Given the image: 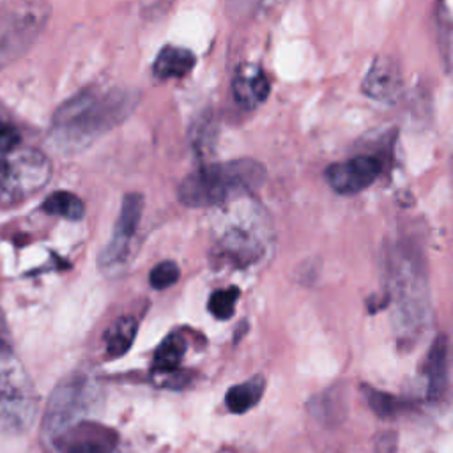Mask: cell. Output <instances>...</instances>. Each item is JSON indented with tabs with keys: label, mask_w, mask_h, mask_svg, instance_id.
Instances as JSON below:
<instances>
[{
	"label": "cell",
	"mask_w": 453,
	"mask_h": 453,
	"mask_svg": "<svg viewBox=\"0 0 453 453\" xmlns=\"http://www.w3.org/2000/svg\"><path fill=\"white\" fill-rule=\"evenodd\" d=\"M265 175V166L250 157L212 163L184 177L177 195L188 207L223 205L258 189Z\"/></svg>",
	"instance_id": "6da1fadb"
},
{
	"label": "cell",
	"mask_w": 453,
	"mask_h": 453,
	"mask_svg": "<svg viewBox=\"0 0 453 453\" xmlns=\"http://www.w3.org/2000/svg\"><path fill=\"white\" fill-rule=\"evenodd\" d=\"M134 103L127 92H90L83 90L64 103L53 117L55 138L65 147L87 145L113 124L120 122Z\"/></svg>",
	"instance_id": "7a4b0ae2"
},
{
	"label": "cell",
	"mask_w": 453,
	"mask_h": 453,
	"mask_svg": "<svg viewBox=\"0 0 453 453\" xmlns=\"http://www.w3.org/2000/svg\"><path fill=\"white\" fill-rule=\"evenodd\" d=\"M51 175V165L37 149H18L0 156V205H16L41 191Z\"/></svg>",
	"instance_id": "3957f363"
},
{
	"label": "cell",
	"mask_w": 453,
	"mask_h": 453,
	"mask_svg": "<svg viewBox=\"0 0 453 453\" xmlns=\"http://www.w3.org/2000/svg\"><path fill=\"white\" fill-rule=\"evenodd\" d=\"M97 400V388L87 377L64 380L51 395L46 416H44V435L50 441L60 439L73 425L83 419Z\"/></svg>",
	"instance_id": "277c9868"
},
{
	"label": "cell",
	"mask_w": 453,
	"mask_h": 453,
	"mask_svg": "<svg viewBox=\"0 0 453 453\" xmlns=\"http://www.w3.org/2000/svg\"><path fill=\"white\" fill-rule=\"evenodd\" d=\"M41 7H14L0 14V65L21 53L42 25Z\"/></svg>",
	"instance_id": "5b68a950"
},
{
	"label": "cell",
	"mask_w": 453,
	"mask_h": 453,
	"mask_svg": "<svg viewBox=\"0 0 453 453\" xmlns=\"http://www.w3.org/2000/svg\"><path fill=\"white\" fill-rule=\"evenodd\" d=\"M143 212V198L138 193H129L124 196L119 219L113 228L111 241L104 248L99 257V264L103 271L115 273L122 264H126L129 255V242L140 225Z\"/></svg>",
	"instance_id": "8992f818"
},
{
	"label": "cell",
	"mask_w": 453,
	"mask_h": 453,
	"mask_svg": "<svg viewBox=\"0 0 453 453\" xmlns=\"http://www.w3.org/2000/svg\"><path fill=\"white\" fill-rule=\"evenodd\" d=\"M382 172V163L375 156H356L349 161L334 163L326 170L327 184L342 195H354L372 186Z\"/></svg>",
	"instance_id": "52a82bcc"
},
{
	"label": "cell",
	"mask_w": 453,
	"mask_h": 453,
	"mask_svg": "<svg viewBox=\"0 0 453 453\" xmlns=\"http://www.w3.org/2000/svg\"><path fill=\"white\" fill-rule=\"evenodd\" d=\"M39 400L32 386L0 391V430L23 434L37 416Z\"/></svg>",
	"instance_id": "ba28073f"
},
{
	"label": "cell",
	"mask_w": 453,
	"mask_h": 453,
	"mask_svg": "<svg viewBox=\"0 0 453 453\" xmlns=\"http://www.w3.org/2000/svg\"><path fill=\"white\" fill-rule=\"evenodd\" d=\"M363 92L377 101H395L402 92V74L396 62L389 57H377L368 69L363 83Z\"/></svg>",
	"instance_id": "9c48e42d"
},
{
	"label": "cell",
	"mask_w": 453,
	"mask_h": 453,
	"mask_svg": "<svg viewBox=\"0 0 453 453\" xmlns=\"http://www.w3.org/2000/svg\"><path fill=\"white\" fill-rule=\"evenodd\" d=\"M260 241L251 235L250 230H244L241 226L226 228L225 235L218 242V257L232 265L242 267L253 264L260 257Z\"/></svg>",
	"instance_id": "30bf717a"
},
{
	"label": "cell",
	"mask_w": 453,
	"mask_h": 453,
	"mask_svg": "<svg viewBox=\"0 0 453 453\" xmlns=\"http://www.w3.org/2000/svg\"><path fill=\"white\" fill-rule=\"evenodd\" d=\"M269 90V80L258 65L242 64L237 67L232 80V92L241 106L255 108L262 104L267 99Z\"/></svg>",
	"instance_id": "8fae6325"
},
{
	"label": "cell",
	"mask_w": 453,
	"mask_h": 453,
	"mask_svg": "<svg viewBox=\"0 0 453 453\" xmlns=\"http://www.w3.org/2000/svg\"><path fill=\"white\" fill-rule=\"evenodd\" d=\"M195 62L196 57L191 50L180 46H165L152 64V73L157 80L184 78L195 67Z\"/></svg>",
	"instance_id": "7c38bea8"
},
{
	"label": "cell",
	"mask_w": 453,
	"mask_h": 453,
	"mask_svg": "<svg viewBox=\"0 0 453 453\" xmlns=\"http://www.w3.org/2000/svg\"><path fill=\"white\" fill-rule=\"evenodd\" d=\"M426 377H428V396L439 398L444 391L448 380V342L444 336H437L430 347L426 359Z\"/></svg>",
	"instance_id": "4fadbf2b"
},
{
	"label": "cell",
	"mask_w": 453,
	"mask_h": 453,
	"mask_svg": "<svg viewBox=\"0 0 453 453\" xmlns=\"http://www.w3.org/2000/svg\"><path fill=\"white\" fill-rule=\"evenodd\" d=\"M32 386L21 363L14 356L9 336L0 333V391Z\"/></svg>",
	"instance_id": "5bb4252c"
},
{
	"label": "cell",
	"mask_w": 453,
	"mask_h": 453,
	"mask_svg": "<svg viewBox=\"0 0 453 453\" xmlns=\"http://www.w3.org/2000/svg\"><path fill=\"white\" fill-rule=\"evenodd\" d=\"M264 388H265V380L260 375H255L250 380L230 388L225 396V403L228 407V411L234 414H242V412L250 411L262 398Z\"/></svg>",
	"instance_id": "9a60e30c"
},
{
	"label": "cell",
	"mask_w": 453,
	"mask_h": 453,
	"mask_svg": "<svg viewBox=\"0 0 453 453\" xmlns=\"http://www.w3.org/2000/svg\"><path fill=\"white\" fill-rule=\"evenodd\" d=\"M136 331H138L136 319H133V317L117 319L104 333L106 352L111 357H120L122 354H126L129 350V347L133 345Z\"/></svg>",
	"instance_id": "2e32d148"
},
{
	"label": "cell",
	"mask_w": 453,
	"mask_h": 453,
	"mask_svg": "<svg viewBox=\"0 0 453 453\" xmlns=\"http://www.w3.org/2000/svg\"><path fill=\"white\" fill-rule=\"evenodd\" d=\"M186 354V340L180 334H170L156 349L152 359L154 373H170L179 370L182 357Z\"/></svg>",
	"instance_id": "e0dca14e"
},
{
	"label": "cell",
	"mask_w": 453,
	"mask_h": 453,
	"mask_svg": "<svg viewBox=\"0 0 453 453\" xmlns=\"http://www.w3.org/2000/svg\"><path fill=\"white\" fill-rule=\"evenodd\" d=\"M42 211L48 212V214L62 216V218L71 219V221H78L85 214V203L74 193L60 189V191H55V193H51L44 198Z\"/></svg>",
	"instance_id": "ac0fdd59"
},
{
	"label": "cell",
	"mask_w": 453,
	"mask_h": 453,
	"mask_svg": "<svg viewBox=\"0 0 453 453\" xmlns=\"http://www.w3.org/2000/svg\"><path fill=\"white\" fill-rule=\"evenodd\" d=\"M239 288L237 287H228V288H221L211 294L209 297V311L219 319V320H226L234 315V308L235 303L239 299Z\"/></svg>",
	"instance_id": "d6986e66"
},
{
	"label": "cell",
	"mask_w": 453,
	"mask_h": 453,
	"mask_svg": "<svg viewBox=\"0 0 453 453\" xmlns=\"http://www.w3.org/2000/svg\"><path fill=\"white\" fill-rule=\"evenodd\" d=\"M365 393H366L368 403L372 405L373 412L379 414L380 418H393L402 409V402L396 396H393V395L380 393V391L366 388V386H365Z\"/></svg>",
	"instance_id": "ffe728a7"
},
{
	"label": "cell",
	"mask_w": 453,
	"mask_h": 453,
	"mask_svg": "<svg viewBox=\"0 0 453 453\" xmlns=\"http://www.w3.org/2000/svg\"><path fill=\"white\" fill-rule=\"evenodd\" d=\"M179 276H180L179 265L172 260H163V262H159L157 265L152 267L149 281H150L152 288L163 290V288L172 287L179 280Z\"/></svg>",
	"instance_id": "44dd1931"
},
{
	"label": "cell",
	"mask_w": 453,
	"mask_h": 453,
	"mask_svg": "<svg viewBox=\"0 0 453 453\" xmlns=\"http://www.w3.org/2000/svg\"><path fill=\"white\" fill-rule=\"evenodd\" d=\"M21 143V136L18 133V129L9 124L0 120V156H9L14 150H18Z\"/></svg>",
	"instance_id": "7402d4cb"
},
{
	"label": "cell",
	"mask_w": 453,
	"mask_h": 453,
	"mask_svg": "<svg viewBox=\"0 0 453 453\" xmlns=\"http://www.w3.org/2000/svg\"><path fill=\"white\" fill-rule=\"evenodd\" d=\"M67 453H111V444L99 439H78Z\"/></svg>",
	"instance_id": "603a6c76"
},
{
	"label": "cell",
	"mask_w": 453,
	"mask_h": 453,
	"mask_svg": "<svg viewBox=\"0 0 453 453\" xmlns=\"http://www.w3.org/2000/svg\"><path fill=\"white\" fill-rule=\"evenodd\" d=\"M0 333L7 334V327H5V320H4V315H2V310H0Z\"/></svg>",
	"instance_id": "cb8c5ba5"
}]
</instances>
